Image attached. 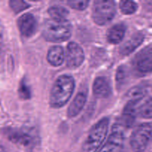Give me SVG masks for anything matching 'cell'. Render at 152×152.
Instances as JSON below:
<instances>
[{"label": "cell", "instance_id": "6da1fadb", "mask_svg": "<svg viewBox=\"0 0 152 152\" xmlns=\"http://www.w3.org/2000/svg\"><path fill=\"white\" fill-rule=\"evenodd\" d=\"M75 81L71 76L61 75L52 86L49 103L52 108H59L65 105L74 93Z\"/></svg>", "mask_w": 152, "mask_h": 152}, {"label": "cell", "instance_id": "7a4b0ae2", "mask_svg": "<svg viewBox=\"0 0 152 152\" xmlns=\"http://www.w3.org/2000/svg\"><path fill=\"white\" fill-rule=\"evenodd\" d=\"M72 34V26L68 20L56 21L48 19L42 26V36L45 40L61 42L68 40Z\"/></svg>", "mask_w": 152, "mask_h": 152}, {"label": "cell", "instance_id": "3957f363", "mask_svg": "<svg viewBox=\"0 0 152 152\" xmlns=\"http://www.w3.org/2000/svg\"><path fill=\"white\" fill-rule=\"evenodd\" d=\"M109 120L103 118L96 123L89 132L84 143L83 152H97L106 137Z\"/></svg>", "mask_w": 152, "mask_h": 152}, {"label": "cell", "instance_id": "277c9868", "mask_svg": "<svg viewBox=\"0 0 152 152\" xmlns=\"http://www.w3.org/2000/svg\"><path fill=\"white\" fill-rule=\"evenodd\" d=\"M4 134L10 142L16 144L21 148H33L37 142V135L33 129L28 128L13 129L7 128L4 131Z\"/></svg>", "mask_w": 152, "mask_h": 152}, {"label": "cell", "instance_id": "5b68a950", "mask_svg": "<svg viewBox=\"0 0 152 152\" xmlns=\"http://www.w3.org/2000/svg\"><path fill=\"white\" fill-rule=\"evenodd\" d=\"M152 141V122L138 126L132 134L130 145L134 152H144Z\"/></svg>", "mask_w": 152, "mask_h": 152}, {"label": "cell", "instance_id": "8992f818", "mask_svg": "<svg viewBox=\"0 0 152 152\" xmlns=\"http://www.w3.org/2000/svg\"><path fill=\"white\" fill-rule=\"evenodd\" d=\"M116 14V6L114 1L96 0L92 8V18L96 24L105 25L109 23Z\"/></svg>", "mask_w": 152, "mask_h": 152}, {"label": "cell", "instance_id": "52a82bcc", "mask_svg": "<svg viewBox=\"0 0 152 152\" xmlns=\"http://www.w3.org/2000/svg\"><path fill=\"white\" fill-rule=\"evenodd\" d=\"M125 141V134L120 124H115L112 132L108 140L98 152H121L123 151Z\"/></svg>", "mask_w": 152, "mask_h": 152}, {"label": "cell", "instance_id": "ba28073f", "mask_svg": "<svg viewBox=\"0 0 152 152\" xmlns=\"http://www.w3.org/2000/svg\"><path fill=\"white\" fill-rule=\"evenodd\" d=\"M66 65L71 69H75L83 64L85 59V53L81 46L74 42L68 43L66 49Z\"/></svg>", "mask_w": 152, "mask_h": 152}, {"label": "cell", "instance_id": "9c48e42d", "mask_svg": "<svg viewBox=\"0 0 152 152\" xmlns=\"http://www.w3.org/2000/svg\"><path fill=\"white\" fill-rule=\"evenodd\" d=\"M133 65L141 74L152 72V48H145L138 52L134 58Z\"/></svg>", "mask_w": 152, "mask_h": 152}, {"label": "cell", "instance_id": "30bf717a", "mask_svg": "<svg viewBox=\"0 0 152 152\" xmlns=\"http://www.w3.org/2000/svg\"><path fill=\"white\" fill-rule=\"evenodd\" d=\"M17 23L19 31L25 37H31L37 30V19L31 13H25L21 16Z\"/></svg>", "mask_w": 152, "mask_h": 152}, {"label": "cell", "instance_id": "8fae6325", "mask_svg": "<svg viewBox=\"0 0 152 152\" xmlns=\"http://www.w3.org/2000/svg\"><path fill=\"white\" fill-rule=\"evenodd\" d=\"M93 93L98 98H108L112 93L110 82L106 77H98L93 84Z\"/></svg>", "mask_w": 152, "mask_h": 152}, {"label": "cell", "instance_id": "7c38bea8", "mask_svg": "<svg viewBox=\"0 0 152 152\" xmlns=\"http://www.w3.org/2000/svg\"><path fill=\"white\" fill-rule=\"evenodd\" d=\"M144 38L145 37L140 32L133 34L126 42L122 45L120 48V53L123 56H128L132 53L142 44Z\"/></svg>", "mask_w": 152, "mask_h": 152}, {"label": "cell", "instance_id": "4fadbf2b", "mask_svg": "<svg viewBox=\"0 0 152 152\" xmlns=\"http://www.w3.org/2000/svg\"><path fill=\"white\" fill-rule=\"evenodd\" d=\"M137 117L152 119V96H145L137 102L135 105Z\"/></svg>", "mask_w": 152, "mask_h": 152}, {"label": "cell", "instance_id": "5bb4252c", "mask_svg": "<svg viewBox=\"0 0 152 152\" xmlns=\"http://www.w3.org/2000/svg\"><path fill=\"white\" fill-rule=\"evenodd\" d=\"M126 31V26L123 23L113 25L107 32V39L111 44H117L123 40Z\"/></svg>", "mask_w": 152, "mask_h": 152}, {"label": "cell", "instance_id": "9a60e30c", "mask_svg": "<svg viewBox=\"0 0 152 152\" xmlns=\"http://www.w3.org/2000/svg\"><path fill=\"white\" fill-rule=\"evenodd\" d=\"M86 100H87V95L86 94L83 92H80L77 94L76 97L70 105L69 108H68V112H67L68 117L72 118L78 115L86 105Z\"/></svg>", "mask_w": 152, "mask_h": 152}, {"label": "cell", "instance_id": "2e32d148", "mask_svg": "<svg viewBox=\"0 0 152 152\" xmlns=\"http://www.w3.org/2000/svg\"><path fill=\"white\" fill-rule=\"evenodd\" d=\"M65 59L64 50L61 46L55 45L50 47L47 54V60L51 65L60 66Z\"/></svg>", "mask_w": 152, "mask_h": 152}, {"label": "cell", "instance_id": "e0dca14e", "mask_svg": "<svg viewBox=\"0 0 152 152\" xmlns=\"http://www.w3.org/2000/svg\"><path fill=\"white\" fill-rule=\"evenodd\" d=\"M48 12L51 19L56 21L66 20V18L69 14V11L65 7L59 5L51 6L48 8Z\"/></svg>", "mask_w": 152, "mask_h": 152}, {"label": "cell", "instance_id": "ac0fdd59", "mask_svg": "<svg viewBox=\"0 0 152 152\" xmlns=\"http://www.w3.org/2000/svg\"><path fill=\"white\" fill-rule=\"evenodd\" d=\"M146 89L141 86L132 88L126 94V97L130 100H140L146 96Z\"/></svg>", "mask_w": 152, "mask_h": 152}, {"label": "cell", "instance_id": "d6986e66", "mask_svg": "<svg viewBox=\"0 0 152 152\" xmlns=\"http://www.w3.org/2000/svg\"><path fill=\"white\" fill-rule=\"evenodd\" d=\"M120 8L123 14L131 15L137 11L138 5L133 1H121L120 3Z\"/></svg>", "mask_w": 152, "mask_h": 152}, {"label": "cell", "instance_id": "ffe728a7", "mask_svg": "<svg viewBox=\"0 0 152 152\" xmlns=\"http://www.w3.org/2000/svg\"><path fill=\"white\" fill-rule=\"evenodd\" d=\"M129 76V71H128L127 67L125 65H121L118 68L116 74V81L117 85L119 86H122L126 83V80Z\"/></svg>", "mask_w": 152, "mask_h": 152}, {"label": "cell", "instance_id": "44dd1931", "mask_svg": "<svg viewBox=\"0 0 152 152\" xmlns=\"http://www.w3.org/2000/svg\"><path fill=\"white\" fill-rule=\"evenodd\" d=\"M9 4L12 10L16 13H20L30 7V5L26 1H22V0H11Z\"/></svg>", "mask_w": 152, "mask_h": 152}, {"label": "cell", "instance_id": "7402d4cb", "mask_svg": "<svg viewBox=\"0 0 152 152\" xmlns=\"http://www.w3.org/2000/svg\"><path fill=\"white\" fill-rule=\"evenodd\" d=\"M19 94L22 99H28L31 98V89H30L29 86H28V83L25 81V80H22L21 81L20 84L19 86Z\"/></svg>", "mask_w": 152, "mask_h": 152}, {"label": "cell", "instance_id": "603a6c76", "mask_svg": "<svg viewBox=\"0 0 152 152\" xmlns=\"http://www.w3.org/2000/svg\"><path fill=\"white\" fill-rule=\"evenodd\" d=\"M68 4L72 8L78 10H85L89 4V1L86 0H71L68 1Z\"/></svg>", "mask_w": 152, "mask_h": 152}, {"label": "cell", "instance_id": "cb8c5ba5", "mask_svg": "<svg viewBox=\"0 0 152 152\" xmlns=\"http://www.w3.org/2000/svg\"><path fill=\"white\" fill-rule=\"evenodd\" d=\"M0 152H4V148L3 145L0 143Z\"/></svg>", "mask_w": 152, "mask_h": 152}, {"label": "cell", "instance_id": "d4e9b609", "mask_svg": "<svg viewBox=\"0 0 152 152\" xmlns=\"http://www.w3.org/2000/svg\"><path fill=\"white\" fill-rule=\"evenodd\" d=\"M121 152H126V151H121Z\"/></svg>", "mask_w": 152, "mask_h": 152}]
</instances>
